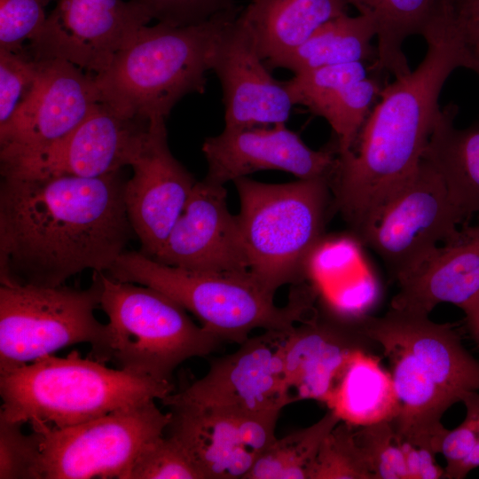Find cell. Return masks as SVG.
Returning a JSON list of instances; mask_svg holds the SVG:
<instances>
[{"label": "cell", "instance_id": "6da1fadb", "mask_svg": "<svg viewBox=\"0 0 479 479\" xmlns=\"http://www.w3.org/2000/svg\"><path fill=\"white\" fill-rule=\"evenodd\" d=\"M121 171L87 178L3 176L1 285L55 287L91 269L106 272L135 234Z\"/></svg>", "mask_w": 479, "mask_h": 479}, {"label": "cell", "instance_id": "7a4b0ae2", "mask_svg": "<svg viewBox=\"0 0 479 479\" xmlns=\"http://www.w3.org/2000/svg\"><path fill=\"white\" fill-rule=\"evenodd\" d=\"M426 53L408 74L383 86L353 147L337 154L329 177L333 207L356 232L369 214L417 169L451 74L470 69L463 30L444 12L423 35Z\"/></svg>", "mask_w": 479, "mask_h": 479}, {"label": "cell", "instance_id": "3957f363", "mask_svg": "<svg viewBox=\"0 0 479 479\" xmlns=\"http://www.w3.org/2000/svg\"><path fill=\"white\" fill-rule=\"evenodd\" d=\"M368 337L382 348L399 403L391 420L399 436L436 454L447 432L444 413L467 394L479 390V361L463 346L451 324L428 315L389 310L361 315Z\"/></svg>", "mask_w": 479, "mask_h": 479}, {"label": "cell", "instance_id": "277c9868", "mask_svg": "<svg viewBox=\"0 0 479 479\" xmlns=\"http://www.w3.org/2000/svg\"><path fill=\"white\" fill-rule=\"evenodd\" d=\"M241 10L236 4L192 26H144L93 75L100 102L128 118L165 119L184 96L205 92L217 45Z\"/></svg>", "mask_w": 479, "mask_h": 479}, {"label": "cell", "instance_id": "5b68a950", "mask_svg": "<svg viewBox=\"0 0 479 479\" xmlns=\"http://www.w3.org/2000/svg\"><path fill=\"white\" fill-rule=\"evenodd\" d=\"M174 391L170 381L111 369L72 350L0 374V419L64 428Z\"/></svg>", "mask_w": 479, "mask_h": 479}, {"label": "cell", "instance_id": "8992f818", "mask_svg": "<svg viewBox=\"0 0 479 479\" xmlns=\"http://www.w3.org/2000/svg\"><path fill=\"white\" fill-rule=\"evenodd\" d=\"M106 273L114 279L153 287L192 312L223 342L241 344L256 329L285 332L315 309L317 287L292 286L288 302L278 306L247 273H216L161 263L140 251H123Z\"/></svg>", "mask_w": 479, "mask_h": 479}, {"label": "cell", "instance_id": "52a82bcc", "mask_svg": "<svg viewBox=\"0 0 479 479\" xmlns=\"http://www.w3.org/2000/svg\"><path fill=\"white\" fill-rule=\"evenodd\" d=\"M233 182L251 277L273 295L285 285L305 282L333 204L329 178L268 184L244 177Z\"/></svg>", "mask_w": 479, "mask_h": 479}, {"label": "cell", "instance_id": "ba28073f", "mask_svg": "<svg viewBox=\"0 0 479 479\" xmlns=\"http://www.w3.org/2000/svg\"><path fill=\"white\" fill-rule=\"evenodd\" d=\"M100 307L108 317V342L102 363L172 382L175 369L187 359L206 357L223 342L166 294L122 282L100 271Z\"/></svg>", "mask_w": 479, "mask_h": 479}, {"label": "cell", "instance_id": "9c48e42d", "mask_svg": "<svg viewBox=\"0 0 479 479\" xmlns=\"http://www.w3.org/2000/svg\"><path fill=\"white\" fill-rule=\"evenodd\" d=\"M93 272L85 289L1 285L0 374L81 342L90 343L93 358L102 363L108 326L94 315L103 283L100 271Z\"/></svg>", "mask_w": 479, "mask_h": 479}, {"label": "cell", "instance_id": "30bf717a", "mask_svg": "<svg viewBox=\"0 0 479 479\" xmlns=\"http://www.w3.org/2000/svg\"><path fill=\"white\" fill-rule=\"evenodd\" d=\"M467 218L441 176L422 158L412 175L369 214L354 236L381 258L397 282L435 249L452 241Z\"/></svg>", "mask_w": 479, "mask_h": 479}, {"label": "cell", "instance_id": "8fae6325", "mask_svg": "<svg viewBox=\"0 0 479 479\" xmlns=\"http://www.w3.org/2000/svg\"><path fill=\"white\" fill-rule=\"evenodd\" d=\"M170 412L149 400L64 428L34 425L40 453L35 479H128L135 459L165 435Z\"/></svg>", "mask_w": 479, "mask_h": 479}, {"label": "cell", "instance_id": "7c38bea8", "mask_svg": "<svg viewBox=\"0 0 479 479\" xmlns=\"http://www.w3.org/2000/svg\"><path fill=\"white\" fill-rule=\"evenodd\" d=\"M288 331H263L214 359L204 376L168 398L240 415L277 418L290 404L282 348Z\"/></svg>", "mask_w": 479, "mask_h": 479}, {"label": "cell", "instance_id": "4fadbf2b", "mask_svg": "<svg viewBox=\"0 0 479 479\" xmlns=\"http://www.w3.org/2000/svg\"><path fill=\"white\" fill-rule=\"evenodd\" d=\"M152 20L132 0H58L28 48L37 59H62L97 75Z\"/></svg>", "mask_w": 479, "mask_h": 479}, {"label": "cell", "instance_id": "5bb4252c", "mask_svg": "<svg viewBox=\"0 0 479 479\" xmlns=\"http://www.w3.org/2000/svg\"><path fill=\"white\" fill-rule=\"evenodd\" d=\"M100 102L92 75L62 59H39L30 92L0 129V161L40 153L73 131Z\"/></svg>", "mask_w": 479, "mask_h": 479}, {"label": "cell", "instance_id": "9a60e30c", "mask_svg": "<svg viewBox=\"0 0 479 479\" xmlns=\"http://www.w3.org/2000/svg\"><path fill=\"white\" fill-rule=\"evenodd\" d=\"M378 345L365 333L361 315L321 302L284 339V379L290 404L316 400L326 404L351 357Z\"/></svg>", "mask_w": 479, "mask_h": 479}, {"label": "cell", "instance_id": "2e32d148", "mask_svg": "<svg viewBox=\"0 0 479 479\" xmlns=\"http://www.w3.org/2000/svg\"><path fill=\"white\" fill-rule=\"evenodd\" d=\"M150 122L125 117L98 102L67 137L35 154L1 164V176L99 177L130 166Z\"/></svg>", "mask_w": 479, "mask_h": 479}, {"label": "cell", "instance_id": "e0dca14e", "mask_svg": "<svg viewBox=\"0 0 479 479\" xmlns=\"http://www.w3.org/2000/svg\"><path fill=\"white\" fill-rule=\"evenodd\" d=\"M166 433L192 456L205 479H245L258 457L276 440L278 419L240 415L168 397Z\"/></svg>", "mask_w": 479, "mask_h": 479}, {"label": "cell", "instance_id": "ac0fdd59", "mask_svg": "<svg viewBox=\"0 0 479 479\" xmlns=\"http://www.w3.org/2000/svg\"><path fill=\"white\" fill-rule=\"evenodd\" d=\"M130 167L133 176L123 190L126 212L141 243L140 252L153 258L182 214L197 181L172 155L163 118L150 121Z\"/></svg>", "mask_w": 479, "mask_h": 479}, {"label": "cell", "instance_id": "d6986e66", "mask_svg": "<svg viewBox=\"0 0 479 479\" xmlns=\"http://www.w3.org/2000/svg\"><path fill=\"white\" fill-rule=\"evenodd\" d=\"M153 259L186 270L247 273L248 259L224 185L197 181L161 249Z\"/></svg>", "mask_w": 479, "mask_h": 479}, {"label": "cell", "instance_id": "ffe728a7", "mask_svg": "<svg viewBox=\"0 0 479 479\" xmlns=\"http://www.w3.org/2000/svg\"><path fill=\"white\" fill-rule=\"evenodd\" d=\"M206 180L224 185L260 170H281L299 179L330 177L337 160L335 144L310 148L285 122L224 130L202 145Z\"/></svg>", "mask_w": 479, "mask_h": 479}, {"label": "cell", "instance_id": "44dd1931", "mask_svg": "<svg viewBox=\"0 0 479 479\" xmlns=\"http://www.w3.org/2000/svg\"><path fill=\"white\" fill-rule=\"evenodd\" d=\"M212 70L222 85L224 129L268 126L289 118L294 104L286 81L271 76L238 18L217 45Z\"/></svg>", "mask_w": 479, "mask_h": 479}, {"label": "cell", "instance_id": "7402d4cb", "mask_svg": "<svg viewBox=\"0 0 479 479\" xmlns=\"http://www.w3.org/2000/svg\"><path fill=\"white\" fill-rule=\"evenodd\" d=\"M397 284L392 309L429 315L442 302L465 308L479 293V224H462Z\"/></svg>", "mask_w": 479, "mask_h": 479}, {"label": "cell", "instance_id": "603a6c76", "mask_svg": "<svg viewBox=\"0 0 479 479\" xmlns=\"http://www.w3.org/2000/svg\"><path fill=\"white\" fill-rule=\"evenodd\" d=\"M346 0H252L238 20L268 62L289 53L321 25L347 12Z\"/></svg>", "mask_w": 479, "mask_h": 479}, {"label": "cell", "instance_id": "cb8c5ba5", "mask_svg": "<svg viewBox=\"0 0 479 479\" xmlns=\"http://www.w3.org/2000/svg\"><path fill=\"white\" fill-rule=\"evenodd\" d=\"M459 107L440 109L423 159L443 178L455 204L467 217L479 213V120L464 129L455 126Z\"/></svg>", "mask_w": 479, "mask_h": 479}, {"label": "cell", "instance_id": "d4e9b609", "mask_svg": "<svg viewBox=\"0 0 479 479\" xmlns=\"http://www.w3.org/2000/svg\"><path fill=\"white\" fill-rule=\"evenodd\" d=\"M373 351L358 350L349 361L326 403L329 410L353 427L394 420L399 403L391 374Z\"/></svg>", "mask_w": 479, "mask_h": 479}, {"label": "cell", "instance_id": "484cf974", "mask_svg": "<svg viewBox=\"0 0 479 479\" xmlns=\"http://www.w3.org/2000/svg\"><path fill=\"white\" fill-rule=\"evenodd\" d=\"M375 29L377 60L373 67L399 78L411 71L403 51L412 35H423L443 12L439 0H346Z\"/></svg>", "mask_w": 479, "mask_h": 479}, {"label": "cell", "instance_id": "4316f807", "mask_svg": "<svg viewBox=\"0 0 479 479\" xmlns=\"http://www.w3.org/2000/svg\"><path fill=\"white\" fill-rule=\"evenodd\" d=\"M375 29L365 17L343 13L321 25L297 48L279 58L264 62L268 68L282 67L294 75L353 62L377 60L372 45Z\"/></svg>", "mask_w": 479, "mask_h": 479}, {"label": "cell", "instance_id": "83f0119b", "mask_svg": "<svg viewBox=\"0 0 479 479\" xmlns=\"http://www.w3.org/2000/svg\"><path fill=\"white\" fill-rule=\"evenodd\" d=\"M340 421L328 410L314 424L276 438L258 457L245 479H310L324 438Z\"/></svg>", "mask_w": 479, "mask_h": 479}, {"label": "cell", "instance_id": "f1b7e54d", "mask_svg": "<svg viewBox=\"0 0 479 479\" xmlns=\"http://www.w3.org/2000/svg\"><path fill=\"white\" fill-rule=\"evenodd\" d=\"M383 86L370 75L336 89L308 109L324 118L335 137L337 154L349 152L376 104Z\"/></svg>", "mask_w": 479, "mask_h": 479}, {"label": "cell", "instance_id": "f546056e", "mask_svg": "<svg viewBox=\"0 0 479 479\" xmlns=\"http://www.w3.org/2000/svg\"><path fill=\"white\" fill-rule=\"evenodd\" d=\"M355 427L340 421L324 438L310 479H374L356 441Z\"/></svg>", "mask_w": 479, "mask_h": 479}, {"label": "cell", "instance_id": "4dcf8cb0", "mask_svg": "<svg viewBox=\"0 0 479 479\" xmlns=\"http://www.w3.org/2000/svg\"><path fill=\"white\" fill-rule=\"evenodd\" d=\"M354 435L374 479H410V443L397 434L391 420L355 427Z\"/></svg>", "mask_w": 479, "mask_h": 479}, {"label": "cell", "instance_id": "1f68e13d", "mask_svg": "<svg viewBox=\"0 0 479 479\" xmlns=\"http://www.w3.org/2000/svg\"><path fill=\"white\" fill-rule=\"evenodd\" d=\"M128 479H205L185 448L174 437L161 436L145 446Z\"/></svg>", "mask_w": 479, "mask_h": 479}, {"label": "cell", "instance_id": "d6a6232c", "mask_svg": "<svg viewBox=\"0 0 479 479\" xmlns=\"http://www.w3.org/2000/svg\"><path fill=\"white\" fill-rule=\"evenodd\" d=\"M466 417L452 430H447L440 454L446 460V472L455 479H462L479 467V390L469 392L462 399Z\"/></svg>", "mask_w": 479, "mask_h": 479}, {"label": "cell", "instance_id": "836d02e7", "mask_svg": "<svg viewBox=\"0 0 479 479\" xmlns=\"http://www.w3.org/2000/svg\"><path fill=\"white\" fill-rule=\"evenodd\" d=\"M39 59L28 46L18 51L0 50V129L5 127L35 83Z\"/></svg>", "mask_w": 479, "mask_h": 479}, {"label": "cell", "instance_id": "e575fe53", "mask_svg": "<svg viewBox=\"0 0 479 479\" xmlns=\"http://www.w3.org/2000/svg\"><path fill=\"white\" fill-rule=\"evenodd\" d=\"M22 423L0 419V479H35L39 437L21 431Z\"/></svg>", "mask_w": 479, "mask_h": 479}, {"label": "cell", "instance_id": "d590c367", "mask_svg": "<svg viewBox=\"0 0 479 479\" xmlns=\"http://www.w3.org/2000/svg\"><path fill=\"white\" fill-rule=\"evenodd\" d=\"M45 6L43 0H0V50L22 49L43 26Z\"/></svg>", "mask_w": 479, "mask_h": 479}, {"label": "cell", "instance_id": "8d00e7d4", "mask_svg": "<svg viewBox=\"0 0 479 479\" xmlns=\"http://www.w3.org/2000/svg\"><path fill=\"white\" fill-rule=\"evenodd\" d=\"M160 23L186 27L200 24L232 8L235 0H132Z\"/></svg>", "mask_w": 479, "mask_h": 479}, {"label": "cell", "instance_id": "74e56055", "mask_svg": "<svg viewBox=\"0 0 479 479\" xmlns=\"http://www.w3.org/2000/svg\"><path fill=\"white\" fill-rule=\"evenodd\" d=\"M442 4L462 29L479 27V0H442Z\"/></svg>", "mask_w": 479, "mask_h": 479}, {"label": "cell", "instance_id": "f35d334b", "mask_svg": "<svg viewBox=\"0 0 479 479\" xmlns=\"http://www.w3.org/2000/svg\"><path fill=\"white\" fill-rule=\"evenodd\" d=\"M467 331L479 347V293L462 309Z\"/></svg>", "mask_w": 479, "mask_h": 479}, {"label": "cell", "instance_id": "ab89813d", "mask_svg": "<svg viewBox=\"0 0 479 479\" xmlns=\"http://www.w3.org/2000/svg\"><path fill=\"white\" fill-rule=\"evenodd\" d=\"M468 44L471 49L473 59V65L471 70L476 73L479 76V43H468Z\"/></svg>", "mask_w": 479, "mask_h": 479}, {"label": "cell", "instance_id": "60d3db41", "mask_svg": "<svg viewBox=\"0 0 479 479\" xmlns=\"http://www.w3.org/2000/svg\"><path fill=\"white\" fill-rule=\"evenodd\" d=\"M468 43H479V27L463 29Z\"/></svg>", "mask_w": 479, "mask_h": 479}, {"label": "cell", "instance_id": "b9f144b4", "mask_svg": "<svg viewBox=\"0 0 479 479\" xmlns=\"http://www.w3.org/2000/svg\"><path fill=\"white\" fill-rule=\"evenodd\" d=\"M51 0H43L45 5H47Z\"/></svg>", "mask_w": 479, "mask_h": 479}, {"label": "cell", "instance_id": "7bdbcfd3", "mask_svg": "<svg viewBox=\"0 0 479 479\" xmlns=\"http://www.w3.org/2000/svg\"><path fill=\"white\" fill-rule=\"evenodd\" d=\"M442 3V0H439Z\"/></svg>", "mask_w": 479, "mask_h": 479}]
</instances>
